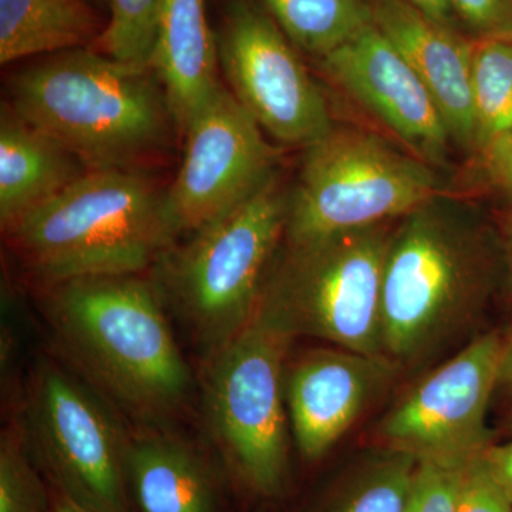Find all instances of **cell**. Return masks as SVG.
Instances as JSON below:
<instances>
[{
    "label": "cell",
    "instance_id": "1",
    "mask_svg": "<svg viewBox=\"0 0 512 512\" xmlns=\"http://www.w3.org/2000/svg\"><path fill=\"white\" fill-rule=\"evenodd\" d=\"M45 316L77 375L141 427H161L187 403L192 373L163 299L140 275L47 286Z\"/></svg>",
    "mask_w": 512,
    "mask_h": 512
},
{
    "label": "cell",
    "instance_id": "2",
    "mask_svg": "<svg viewBox=\"0 0 512 512\" xmlns=\"http://www.w3.org/2000/svg\"><path fill=\"white\" fill-rule=\"evenodd\" d=\"M8 104L87 170L134 168L165 146L175 124L156 74L92 47L20 70L10 79Z\"/></svg>",
    "mask_w": 512,
    "mask_h": 512
},
{
    "label": "cell",
    "instance_id": "3",
    "mask_svg": "<svg viewBox=\"0 0 512 512\" xmlns=\"http://www.w3.org/2000/svg\"><path fill=\"white\" fill-rule=\"evenodd\" d=\"M46 286L140 275L175 244L165 192L134 168L89 170L6 232Z\"/></svg>",
    "mask_w": 512,
    "mask_h": 512
},
{
    "label": "cell",
    "instance_id": "4",
    "mask_svg": "<svg viewBox=\"0 0 512 512\" xmlns=\"http://www.w3.org/2000/svg\"><path fill=\"white\" fill-rule=\"evenodd\" d=\"M288 194L276 173L251 197L171 245L153 266L167 311L210 359L254 316L285 238Z\"/></svg>",
    "mask_w": 512,
    "mask_h": 512
},
{
    "label": "cell",
    "instance_id": "5",
    "mask_svg": "<svg viewBox=\"0 0 512 512\" xmlns=\"http://www.w3.org/2000/svg\"><path fill=\"white\" fill-rule=\"evenodd\" d=\"M485 244L444 198L417 208L393 229L382 281L383 353L412 360L463 325L488 293Z\"/></svg>",
    "mask_w": 512,
    "mask_h": 512
},
{
    "label": "cell",
    "instance_id": "6",
    "mask_svg": "<svg viewBox=\"0 0 512 512\" xmlns=\"http://www.w3.org/2000/svg\"><path fill=\"white\" fill-rule=\"evenodd\" d=\"M291 330L259 301L238 335L208 359V429L229 470L251 493L278 498L289 477L286 369Z\"/></svg>",
    "mask_w": 512,
    "mask_h": 512
},
{
    "label": "cell",
    "instance_id": "7",
    "mask_svg": "<svg viewBox=\"0 0 512 512\" xmlns=\"http://www.w3.org/2000/svg\"><path fill=\"white\" fill-rule=\"evenodd\" d=\"M441 197L436 168L370 131L333 127L306 147L288 194L284 242L389 224Z\"/></svg>",
    "mask_w": 512,
    "mask_h": 512
},
{
    "label": "cell",
    "instance_id": "8",
    "mask_svg": "<svg viewBox=\"0 0 512 512\" xmlns=\"http://www.w3.org/2000/svg\"><path fill=\"white\" fill-rule=\"evenodd\" d=\"M393 229L389 222L305 244L282 242L261 302L295 338L380 355L383 268Z\"/></svg>",
    "mask_w": 512,
    "mask_h": 512
},
{
    "label": "cell",
    "instance_id": "9",
    "mask_svg": "<svg viewBox=\"0 0 512 512\" xmlns=\"http://www.w3.org/2000/svg\"><path fill=\"white\" fill-rule=\"evenodd\" d=\"M113 407L72 367L40 356L29 376L23 430L57 493L93 512H134L130 434Z\"/></svg>",
    "mask_w": 512,
    "mask_h": 512
},
{
    "label": "cell",
    "instance_id": "10",
    "mask_svg": "<svg viewBox=\"0 0 512 512\" xmlns=\"http://www.w3.org/2000/svg\"><path fill=\"white\" fill-rule=\"evenodd\" d=\"M217 43L232 94L265 133L306 148L335 127L325 94L261 6L231 0Z\"/></svg>",
    "mask_w": 512,
    "mask_h": 512
},
{
    "label": "cell",
    "instance_id": "11",
    "mask_svg": "<svg viewBox=\"0 0 512 512\" xmlns=\"http://www.w3.org/2000/svg\"><path fill=\"white\" fill-rule=\"evenodd\" d=\"M184 133L183 161L165 192L177 234H191L237 207L275 174L264 130L222 84Z\"/></svg>",
    "mask_w": 512,
    "mask_h": 512
},
{
    "label": "cell",
    "instance_id": "12",
    "mask_svg": "<svg viewBox=\"0 0 512 512\" xmlns=\"http://www.w3.org/2000/svg\"><path fill=\"white\" fill-rule=\"evenodd\" d=\"M503 348L498 333H484L421 380L384 417L387 447L417 458L470 457L490 447L485 419Z\"/></svg>",
    "mask_w": 512,
    "mask_h": 512
},
{
    "label": "cell",
    "instance_id": "13",
    "mask_svg": "<svg viewBox=\"0 0 512 512\" xmlns=\"http://www.w3.org/2000/svg\"><path fill=\"white\" fill-rule=\"evenodd\" d=\"M319 62L407 153L434 168L446 163L453 141L446 121L413 67L376 23Z\"/></svg>",
    "mask_w": 512,
    "mask_h": 512
},
{
    "label": "cell",
    "instance_id": "14",
    "mask_svg": "<svg viewBox=\"0 0 512 512\" xmlns=\"http://www.w3.org/2000/svg\"><path fill=\"white\" fill-rule=\"evenodd\" d=\"M389 356L348 349H315L288 363L286 407L301 456L320 460L350 429L394 376Z\"/></svg>",
    "mask_w": 512,
    "mask_h": 512
},
{
    "label": "cell",
    "instance_id": "15",
    "mask_svg": "<svg viewBox=\"0 0 512 512\" xmlns=\"http://www.w3.org/2000/svg\"><path fill=\"white\" fill-rule=\"evenodd\" d=\"M375 23L436 101L453 141L477 147L471 59L473 40L404 0H373Z\"/></svg>",
    "mask_w": 512,
    "mask_h": 512
},
{
    "label": "cell",
    "instance_id": "16",
    "mask_svg": "<svg viewBox=\"0 0 512 512\" xmlns=\"http://www.w3.org/2000/svg\"><path fill=\"white\" fill-rule=\"evenodd\" d=\"M218 64L205 0H161L150 69L181 130L220 87Z\"/></svg>",
    "mask_w": 512,
    "mask_h": 512
},
{
    "label": "cell",
    "instance_id": "17",
    "mask_svg": "<svg viewBox=\"0 0 512 512\" xmlns=\"http://www.w3.org/2000/svg\"><path fill=\"white\" fill-rule=\"evenodd\" d=\"M127 481L138 512H218V488L201 454L161 427H141L127 448Z\"/></svg>",
    "mask_w": 512,
    "mask_h": 512
},
{
    "label": "cell",
    "instance_id": "18",
    "mask_svg": "<svg viewBox=\"0 0 512 512\" xmlns=\"http://www.w3.org/2000/svg\"><path fill=\"white\" fill-rule=\"evenodd\" d=\"M87 167L62 144L18 116L0 113V224L3 231L79 180Z\"/></svg>",
    "mask_w": 512,
    "mask_h": 512
},
{
    "label": "cell",
    "instance_id": "19",
    "mask_svg": "<svg viewBox=\"0 0 512 512\" xmlns=\"http://www.w3.org/2000/svg\"><path fill=\"white\" fill-rule=\"evenodd\" d=\"M104 28L84 0H0V63L93 46Z\"/></svg>",
    "mask_w": 512,
    "mask_h": 512
},
{
    "label": "cell",
    "instance_id": "20",
    "mask_svg": "<svg viewBox=\"0 0 512 512\" xmlns=\"http://www.w3.org/2000/svg\"><path fill=\"white\" fill-rule=\"evenodd\" d=\"M296 49L322 59L375 25L373 0H258Z\"/></svg>",
    "mask_w": 512,
    "mask_h": 512
},
{
    "label": "cell",
    "instance_id": "21",
    "mask_svg": "<svg viewBox=\"0 0 512 512\" xmlns=\"http://www.w3.org/2000/svg\"><path fill=\"white\" fill-rule=\"evenodd\" d=\"M477 147L512 133V35L476 37L471 59Z\"/></svg>",
    "mask_w": 512,
    "mask_h": 512
},
{
    "label": "cell",
    "instance_id": "22",
    "mask_svg": "<svg viewBox=\"0 0 512 512\" xmlns=\"http://www.w3.org/2000/svg\"><path fill=\"white\" fill-rule=\"evenodd\" d=\"M419 458L387 447L323 512H406Z\"/></svg>",
    "mask_w": 512,
    "mask_h": 512
},
{
    "label": "cell",
    "instance_id": "23",
    "mask_svg": "<svg viewBox=\"0 0 512 512\" xmlns=\"http://www.w3.org/2000/svg\"><path fill=\"white\" fill-rule=\"evenodd\" d=\"M161 0H110L111 16L92 49L138 70H151Z\"/></svg>",
    "mask_w": 512,
    "mask_h": 512
},
{
    "label": "cell",
    "instance_id": "24",
    "mask_svg": "<svg viewBox=\"0 0 512 512\" xmlns=\"http://www.w3.org/2000/svg\"><path fill=\"white\" fill-rule=\"evenodd\" d=\"M40 471L23 426L5 431L0 444V512H52V490Z\"/></svg>",
    "mask_w": 512,
    "mask_h": 512
},
{
    "label": "cell",
    "instance_id": "25",
    "mask_svg": "<svg viewBox=\"0 0 512 512\" xmlns=\"http://www.w3.org/2000/svg\"><path fill=\"white\" fill-rule=\"evenodd\" d=\"M470 457L419 458L406 512H456L461 473Z\"/></svg>",
    "mask_w": 512,
    "mask_h": 512
},
{
    "label": "cell",
    "instance_id": "26",
    "mask_svg": "<svg viewBox=\"0 0 512 512\" xmlns=\"http://www.w3.org/2000/svg\"><path fill=\"white\" fill-rule=\"evenodd\" d=\"M456 512H512V500L491 468L487 448L468 458L463 468Z\"/></svg>",
    "mask_w": 512,
    "mask_h": 512
},
{
    "label": "cell",
    "instance_id": "27",
    "mask_svg": "<svg viewBox=\"0 0 512 512\" xmlns=\"http://www.w3.org/2000/svg\"><path fill=\"white\" fill-rule=\"evenodd\" d=\"M458 22L476 37L512 35V0H450Z\"/></svg>",
    "mask_w": 512,
    "mask_h": 512
},
{
    "label": "cell",
    "instance_id": "28",
    "mask_svg": "<svg viewBox=\"0 0 512 512\" xmlns=\"http://www.w3.org/2000/svg\"><path fill=\"white\" fill-rule=\"evenodd\" d=\"M484 153L491 183L512 198V133L495 138L484 147Z\"/></svg>",
    "mask_w": 512,
    "mask_h": 512
},
{
    "label": "cell",
    "instance_id": "29",
    "mask_svg": "<svg viewBox=\"0 0 512 512\" xmlns=\"http://www.w3.org/2000/svg\"><path fill=\"white\" fill-rule=\"evenodd\" d=\"M487 458L495 476L512 500V441L504 446L488 447Z\"/></svg>",
    "mask_w": 512,
    "mask_h": 512
},
{
    "label": "cell",
    "instance_id": "30",
    "mask_svg": "<svg viewBox=\"0 0 512 512\" xmlns=\"http://www.w3.org/2000/svg\"><path fill=\"white\" fill-rule=\"evenodd\" d=\"M404 2L419 9L429 18L450 26V28L457 29L458 20L450 0H404Z\"/></svg>",
    "mask_w": 512,
    "mask_h": 512
},
{
    "label": "cell",
    "instance_id": "31",
    "mask_svg": "<svg viewBox=\"0 0 512 512\" xmlns=\"http://www.w3.org/2000/svg\"><path fill=\"white\" fill-rule=\"evenodd\" d=\"M512 392V336L504 342L503 355H501L500 375H498V389Z\"/></svg>",
    "mask_w": 512,
    "mask_h": 512
},
{
    "label": "cell",
    "instance_id": "32",
    "mask_svg": "<svg viewBox=\"0 0 512 512\" xmlns=\"http://www.w3.org/2000/svg\"><path fill=\"white\" fill-rule=\"evenodd\" d=\"M52 512H93L82 507V505L74 503L70 498L64 497L63 494L57 493L52 488Z\"/></svg>",
    "mask_w": 512,
    "mask_h": 512
},
{
    "label": "cell",
    "instance_id": "33",
    "mask_svg": "<svg viewBox=\"0 0 512 512\" xmlns=\"http://www.w3.org/2000/svg\"><path fill=\"white\" fill-rule=\"evenodd\" d=\"M508 244H510V255L512 261V221L510 224V228H508Z\"/></svg>",
    "mask_w": 512,
    "mask_h": 512
}]
</instances>
